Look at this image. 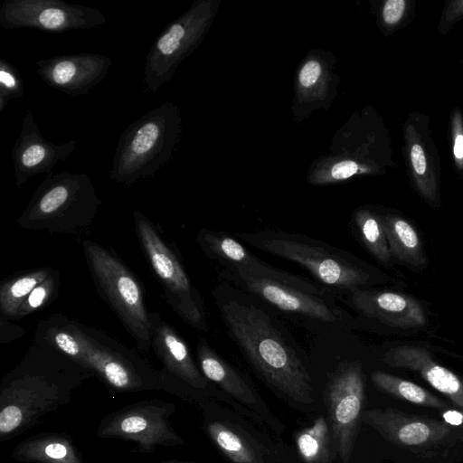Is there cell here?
<instances>
[{
    "instance_id": "cell-1",
    "label": "cell",
    "mask_w": 463,
    "mask_h": 463,
    "mask_svg": "<svg viewBox=\"0 0 463 463\" xmlns=\"http://www.w3.org/2000/svg\"><path fill=\"white\" fill-rule=\"evenodd\" d=\"M95 374L57 349L34 342L0 384V439L31 429L65 405L72 392Z\"/></svg>"
},
{
    "instance_id": "cell-2",
    "label": "cell",
    "mask_w": 463,
    "mask_h": 463,
    "mask_svg": "<svg viewBox=\"0 0 463 463\" xmlns=\"http://www.w3.org/2000/svg\"><path fill=\"white\" fill-rule=\"evenodd\" d=\"M229 335L272 387L293 401L313 402L312 379L298 352L268 311L240 295L213 291Z\"/></svg>"
},
{
    "instance_id": "cell-3",
    "label": "cell",
    "mask_w": 463,
    "mask_h": 463,
    "mask_svg": "<svg viewBox=\"0 0 463 463\" xmlns=\"http://www.w3.org/2000/svg\"><path fill=\"white\" fill-rule=\"evenodd\" d=\"M33 341L68 355L116 391L163 390L160 372L138 351L63 314L41 319Z\"/></svg>"
},
{
    "instance_id": "cell-4",
    "label": "cell",
    "mask_w": 463,
    "mask_h": 463,
    "mask_svg": "<svg viewBox=\"0 0 463 463\" xmlns=\"http://www.w3.org/2000/svg\"><path fill=\"white\" fill-rule=\"evenodd\" d=\"M238 239L305 268L320 284L348 295L373 279L364 263L346 250L308 236L284 231L238 232Z\"/></svg>"
},
{
    "instance_id": "cell-5",
    "label": "cell",
    "mask_w": 463,
    "mask_h": 463,
    "mask_svg": "<svg viewBox=\"0 0 463 463\" xmlns=\"http://www.w3.org/2000/svg\"><path fill=\"white\" fill-rule=\"evenodd\" d=\"M221 277L288 314L325 323L342 322L347 315L331 288L276 269L259 258L250 264L224 269Z\"/></svg>"
},
{
    "instance_id": "cell-6",
    "label": "cell",
    "mask_w": 463,
    "mask_h": 463,
    "mask_svg": "<svg viewBox=\"0 0 463 463\" xmlns=\"http://www.w3.org/2000/svg\"><path fill=\"white\" fill-rule=\"evenodd\" d=\"M180 134V110L173 102L165 101L149 110L122 131L110 179L130 186L154 176L172 159Z\"/></svg>"
},
{
    "instance_id": "cell-7",
    "label": "cell",
    "mask_w": 463,
    "mask_h": 463,
    "mask_svg": "<svg viewBox=\"0 0 463 463\" xmlns=\"http://www.w3.org/2000/svg\"><path fill=\"white\" fill-rule=\"evenodd\" d=\"M101 199L86 173L46 175L17 219L28 231L77 233L95 220Z\"/></svg>"
},
{
    "instance_id": "cell-8",
    "label": "cell",
    "mask_w": 463,
    "mask_h": 463,
    "mask_svg": "<svg viewBox=\"0 0 463 463\" xmlns=\"http://www.w3.org/2000/svg\"><path fill=\"white\" fill-rule=\"evenodd\" d=\"M87 267L100 298L117 315L136 342L139 353H148L152 343L151 313L138 278L113 251L87 239L82 242Z\"/></svg>"
},
{
    "instance_id": "cell-9",
    "label": "cell",
    "mask_w": 463,
    "mask_h": 463,
    "mask_svg": "<svg viewBox=\"0 0 463 463\" xmlns=\"http://www.w3.org/2000/svg\"><path fill=\"white\" fill-rule=\"evenodd\" d=\"M135 231L144 256L163 289L165 301L187 325L207 330L202 297L188 277L178 250L139 210L133 212Z\"/></svg>"
},
{
    "instance_id": "cell-10",
    "label": "cell",
    "mask_w": 463,
    "mask_h": 463,
    "mask_svg": "<svg viewBox=\"0 0 463 463\" xmlns=\"http://www.w3.org/2000/svg\"><path fill=\"white\" fill-rule=\"evenodd\" d=\"M175 405L159 400L142 401L104 417L97 436L118 438L137 445L141 452H153L157 446L173 447L184 443L169 422Z\"/></svg>"
},
{
    "instance_id": "cell-11",
    "label": "cell",
    "mask_w": 463,
    "mask_h": 463,
    "mask_svg": "<svg viewBox=\"0 0 463 463\" xmlns=\"http://www.w3.org/2000/svg\"><path fill=\"white\" fill-rule=\"evenodd\" d=\"M325 401L331 434L339 458L347 463L352 456L365 401V383L357 361L339 364L330 376Z\"/></svg>"
},
{
    "instance_id": "cell-12",
    "label": "cell",
    "mask_w": 463,
    "mask_h": 463,
    "mask_svg": "<svg viewBox=\"0 0 463 463\" xmlns=\"http://www.w3.org/2000/svg\"><path fill=\"white\" fill-rule=\"evenodd\" d=\"M105 23L98 8L61 0H5L0 7V25L7 30L33 28L60 33Z\"/></svg>"
},
{
    "instance_id": "cell-13",
    "label": "cell",
    "mask_w": 463,
    "mask_h": 463,
    "mask_svg": "<svg viewBox=\"0 0 463 463\" xmlns=\"http://www.w3.org/2000/svg\"><path fill=\"white\" fill-rule=\"evenodd\" d=\"M151 348L162 363L163 390L178 396L206 391L209 380L195 364L182 335L158 312L151 313Z\"/></svg>"
},
{
    "instance_id": "cell-14",
    "label": "cell",
    "mask_w": 463,
    "mask_h": 463,
    "mask_svg": "<svg viewBox=\"0 0 463 463\" xmlns=\"http://www.w3.org/2000/svg\"><path fill=\"white\" fill-rule=\"evenodd\" d=\"M362 421L386 440L408 449H425L441 444L450 438L452 426L443 420L411 415L396 409L364 411Z\"/></svg>"
},
{
    "instance_id": "cell-15",
    "label": "cell",
    "mask_w": 463,
    "mask_h": 463,
    "mask_svg": "<svg viewBox=\"0 0 463 463\" xmlns=\"http://www.w3.org/2000/svg\"><path fill=\"white\" fill-rule=\"evenodd\" d=\"M111 59L104 54L80 52L39 60L37 74L51 88L69 97L85 95L106 77Z\"/></svg>"
},
{
    "instance_id": "cell-16",
    "label": "cell",
    "mask_w": 463,
    "mask_h": 463,
    "mask_svg": "<svg viewBox=\"0 0 463 463\" xmlns=\"http://www.w3.org/2000/svg\"><path fill=\"white\" fill-rule=\"evenodd\" d=\"M75 148V139L64 144H54L46 140L41 134L32 109H28L22 121L20 134L11 151L17 188L33 175H52L55 165L60 161H66Z\"/></svg>"
},
{
    "instance_id": "cell-17",
    "label": "cell",
    "mask_w": 463,
    "mask_h": 463,
    "mask_svg": "<svg viewBox=\"0 0 463 463\" xmlns=\"http://www.w3.org/2000/svg\"><path fill=\"white\" fill-rule=\"evenodd\" d=\"M351 307L366 317L408 329L426 325L422 305L414 298L393 291L357 289L346 295Z\"/></svg>"
},
{
    "instance_id": "cell-18",
    "label": "cell",
    "mask_w": 463,
    "mask_h": 463,
    "mask_svg": "<svg viewBox=\"0 0 463 463\" xmlns=\"http://www.w3.org/2000/svg\"><path fill=\"white\" fill-rule=\"evenodd\" d=\"M382 361L391 367L417 373L432 388L463 410V380L436 362L428 350L399 345L385 352Z\"/></svg>"
},
{
    "instance_id": "cell-19",
    "label": "cell",
    "mask_w": 463,
    "mask_h": 463,
    "mask_svg": "<svg viewBox=\"0 0 463 463\" xmlns=\"http://www.w3.org/2000/svg\"><path fill=\"white\" fill-rule=\"evenodd\" d=\"M11 457L33 463H83L74 443L65 434L40 433L20 442Z\"/></svg>"
},
{
    "instance_id": "cell-20",
    "label": "cell",
    "mask_w": 463,
    "mask_h": 463,
    "mask_svg": "<svg viewBox=\"0 0 463 463\" xmlns=\"http://www.w3.org/2000/svg\"><path fill=\"white\" fill-rule=\"evenodd\" d=\"M197 360L203 374L240 402L253 405L256 397L242 376L200 337L196 345Z\"/></svg>"
},
{
    "instance_id": "cell-21",
    "label": "cell",
    "mask_w": 463,
    "mask_h": 463,
    "mask_svg": "<svg viewBox=\"0 0 463 463\" xmlns=\"http://www.w3.org/2000/svg\"><path fill=\"white\" fill-rule=\"evenodd\" d=\"M382 220L391 256L412 267L426 265L427 259L416 229L398 215L388 214Z\"/></svg>"
},
{
    "instance_id": "cell-22",
    "label": "cell",
    "mask_w": 463,
    "mask_h": 463,
    "mask_svg": "<svg viewBox=\"0 0 463 463\" xmlns=\"http://www.w3.org/2000/svg\"><path fill=\"white\" fill-rule=\"evenodd\" d=\"M196 242L212 260L230 270L255 261L258 258L234 237L222 232L201 229Z\"/></svg>"
},
{
    "instance_id": "cell-23",
    "label": "cell",
    "mask_w": 463,
    "mask_h": 463,
    "mask_svg": "<svg viewBox=\"0 0 463 463\" xmlns=\"http://www.w3.org/2000/svg\"><path fill=\"white\" fill-rule=\"evenodd\" d=\"M43 267L17 272L6 278L0 286V313L6 319H15L17 312L32 290L52 272Z\"/></svg>"
},
{
    "instance_id": "cell-24",
    "label": "cell",
    "mask_w": 463,
    "mask_h": 463,
    "mask_svg": "<svg viewBox=\"0 0 463 463\" xmlns=\"http://www.w3.org/2000/svg\"><path fill=\"white\" fill-rule=\"evenodd\" d=\"M371 381L379 391L396 399L440 411L449 408L446 402L426 389L398 376L382 371H373L371 373Z\"/></svg>"
},
{
    "instance_id": "cell-25",
    "label": "cell",
    "mask_w": 463,
    "mask_h": 463,
    "mask_svg": "<svg viewBox=\"0 0 463 463\" xmlns=\"http://www.w3.org/2000/svg\"><path fill=\"white\" fill-rule=\"evenodd\" d=\"M332 434L326 420L320 415L314 424L300 431L296 444L300 457L306 463L332 462Z\"/></svg>"
},
{
    "instance_id": "cell-26",
    "label": "cell",
    "mask_w": 463,
    "mask_h": 463,
    "mask_svg": "<svg viewBox=\"0 0 463 463\" xmlns=\"http://www.w3.org/2000/svg\"><path fill=\"white\" fill-rule=\"evenodd\" d=\"M207 431L220 450L234 463H261L260 457L240 435L222 422L213 421Z\"/></svg>"
},
{
    "instance_id": "cell-27",
    "label": "cell",
    "mask_w": 463,
    "mask_h": 463,
    "mask_svg": "<svg viewBox=\"0 0 463 463\" xmlns=\"http://www.w3.org/2000/svg\"><path fill=\"white\" fill-rule=\"evenodd\" d=\"M355 223L365 248L376 260L388 263L391 253L382 218L373 213L360 211L355 214Z\"/></svg>"
},
{
    "instance_id": "cell-28",
    "label": "cell",
    "mask_w": 463,
    "mask_h": 463,
    "mask_svg": "<svg viewBox=\"0 0 463 463\" xmlns=\"http://www.w3.org/2000/svg\"><path fill=\"white\" fill-rule=\"evenodd\" d=\"M60 289V272L52 270L51 275L35 287L20 307L15 320L21 319L35 311L44 308L55 300Z\"/></svg>"
},
{
    "instance_id": "cell-29",
    "label": "cell",
    "mask_w": 463,
    "mask_h": 463,
    "mask_svg": "<svg viewBox=\"0 0 463 463\" xmlns=\"http://www.w3.org/2000/svg\"><path fill=\"white\" fill-rule=\"evenodd\" d=\"M24 93L20 71L4 58L0 59V113L11 99L22 98Z\"/></svg>"
},
{
    "instance_id": "cell-30",
    "label": "cell",
    "mask_w": 463,
    "mask_h": 463,
    "mask_svg": "<svg viewBox=\"0 0 463 463\" xmlns=\"http://www.w3.org/2000/svg\"><path fill=\"white\" fill-rule=\"evenodd\" d=\"M406 7L404 0H389L385 3L383 11L384 22L394 24L401 20Z\"/></svg>"
},
{
    "instance_id": "cell-31",
    "label": "cell",
    "mask_w": 463,
    "mask_h": 463,
    "mask_svg": "<svg viewBox=\"0 0 463 463\" xmlns=\"http://www.w3.org/2000/svg\"><path fill=\"white\" fill-rule=\"evenodd\" d=\"M321 72V67L316 61H308L299 73L300 83L304 87H310L318 79Z\"/></svg>"
},
{
    "instance_id": "cell-32",
    "label": "cell",
    "mask_w": 463,
    "mask_h": 463,
    "mask_svg": "<svg viewBox=\"0 0 463 463\" xmlns=\"http://www.w3.org/2000/svg\"><path fill=\"white\" fill-rule=\"evenodd\" d=\"M8 320L9 319H6L3 317H1L0 318V323L4 324L6 326L5 327L3 325H0V342L2 344L6 342L9 343L14 339L19 338L20 336H22L23 334H24V330L23 328L15 325L10 324Z\"/></svg>"
},
{
    "instance_id": "cell-33",
    "label": "cell",
    "mask_w": 463,
    "mask_h": 463,
    "mask_svg": "<svg viewBox=\"0 0 463 463\" xmlns=\"http://www.w3.org/2000/svg\"><path fill=\"white\" fill-rule=\"evenodd\" d=\"M357 172V165L354 161L345 160L332 168L331 175L335 179H345Z\"/></svg>"
},
{
    "instance_id": "cell-34",
    "label": "cell",
    "mask_w": 463,
    "mask_h": 463,
    "mask_svg": "<svg viewBox=\"0 0 463 463\" xmlns=\"http://www.w3.org/2000/svg\"><path fill=\"white\" fill-rule=\"evenodd\" d=\"M440 415L443 418V421L447 424L463 427V411L449 408L442 411Z\"/></svg>"
},
{
    "instance_id": "cell-35",
    "label": "cell",
    "mask_w": 463,
    "mask_h": 463,
    "mask_svg": "<svg viewBox=\"0 0 463 463\" xmlns=\"http://www.w3.org/2000/svg\"><path fill=\"white\" fill-rule=\"evenodd\" d=\"M454 156L458 163L463 164V132L457 127L454 130Z\"/></svg>"
},
{
    "instance_id": "cell-36",
    "label": "cell",
    "mask_w": 463,
    "mask_h": 463,
    "mask_svg": "<svg viewBox=\"0 0 463 463\" xmlns=\"http://www.w3.org/2000/svg\"><path fill=\"white\" fill-rule=\"evenodd\" d=\"M160 463H198V462H189V461H181V460H166V461H162Z\"/></svg>"
}]
</instances>
